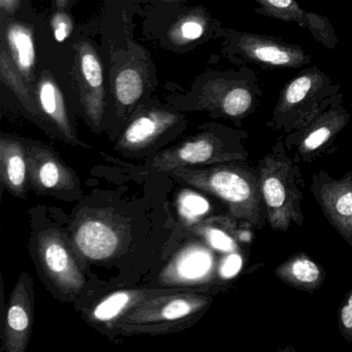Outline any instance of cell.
<instances>
[{"mask_svg":"<svg viewBox=\"0 0 352 352\" xmlns=\"http://www.w3.org/2000/svg\"><path fill=\"white\" fill-rule=\"evenodd\" d=\"M34 318V284L30 274L23 272L16 283L6 314L3 349L24 352L32 337Z\"/></svg>","mask_w":352,"mask_h":352,"instance_id":"cell-11","label":"cell"},{"mask_svg":"<svg viewBox=\"0 0 352 352\" xmlns=\"http://www.w3.org/2000/svg\"><path fill=\"white\" fill-rule=\"evenodd\" d=\"M144 91L141 74L135 69H122L115 80V94L123 106H131L139 100Z\"/></svg>","mask_w":352,"mask_h":352,"instance_id":"cell-25","label":"cell"},{"mask_svg":"<svg viewBox=\"0 0 352 352\" xmlns=\"http://www.w3.org/2000/svg\"><path fill=\"white\" fill-rule=\"evenodd\" d=\"M168 289H122L107 294L86 311V319L94 324L111 327L122 318L133 307L149 296L162 294Z\"/></svg>","mask_w":352,"mask_h":352,"instance_id":"cell-17","label":"cell"},{"mask_svg":"<svg viewBox=\"0 0 352 352\" xmlns=\"http://www.w3.org/2000/svg\"><path fill=\"white\" fill-rule=\"evenodd\" d=\"M177 121L178 117L176 115L164 111H150L135 118L127 126L119 141V147L131 151L143 149L157 140Z\"/></svg>","mask_w":352,"mask_h":352,"instance_id":"cell-20","label":"cell"},{"mask_svg":"<svg viewBox=\"0 0 352 352\" xmlns=\"http://www.w3.org/2000/svg\"><path fill=\"white\" fill-rule=\"evenodd\" d=\"M36 257L43 277L63 296L79 294L85 277L60 230L47 228L36 239Z\"/></svg>","mask_w":352,"mask_h":352,"instance_id":"cell-8","label":"cell"},{"mask_svg":"<svg viewBox=\"0 0 352 352\" xmlns=\"http://www.w3.org/2000/svg\"><path fill=\"white\" fill-rule=\"evenodd\" d=\"M208 28V20L204 16H189L181 20L174 28V32L170 34L173 41L185 44L199 40L205 34Z\"/></svg>","mask_w":352,"mask_h":352,"instance_id":"cell-26","label":"cell"},{"mask_svg":"<svg viewBox=\"0 0 352 352\" xmlns=\"http://www.w3.org/2000/svg\"><path fill=\"white\" fill-rule=\"evenodd\" d=\"M257 170L270 228L275 232H286L292 224L302 226L304 179L298 162L288 155L282 140L259 160Z\"/></svg>","mask_w":352,"mask_h":352,"instance_id":"cell-3","label":"cell"},{"mask_svg":"<svg viewBox=\"0 0 352 352\" xmlns=\"http://www.w3.org/2000/svg\"><path fill=\"white\" fill-rule=\"evenodd\" d=\"M258 5L254 12L283 22H292L306 28L313 38L333 50L337 47L338 38L335 28L325 16L302 9L296 0H254Z\"/></svg>","mask_w":352,"mask_h":352,"instance_id":"cell-13","label":"cell"},{"mask_svg":"<svg viewBox=\"0 0 352 352\" xmlns=\"http://www.w3.org/2000/svg\"><path fill=\"white\" fill-rule=\"evenodd\" d=\"M226 218H217L195 226V232L205 239L208 245L221 252L232 253L238 250V236L234 223Z\"/></svg>","mask_w":352,"mask_h":352,"instance_id":"cell-23","label":"cell"},{"mask_svg":"<svg viewBox=\"0 0 352 352\" xmlns=\"http://www.w3.org/2000/svg\"><path fill=\"white\" fill-rule=\"evenodd\" d=\"M38 98L43 113L60 131L67 141L72 144L84 146L74 133L73 127L69 122V115H67L65 98L61 94L60 88L52 78L45 76L43 79H41L38 86Z\"/></svg>","mask_w":352,"mask_h":352,"instance_id":"cell-21","label":"cell"},{"mask_svg":"<svg viewBox=\"0 0 352 352\" xmlns=\"http://www.w3.org/2000/svg\"><path fill=\"white\" fill-rule=\"evenodd\" d=\"M339 329L342 337L352 344V288L339 309Z\"/></svg>","mask_w":352,"mask_h":352,"instance_id":"cell-28","label":"cell"},{"mask_svg":"<svg viewBox=\"0 0 352 352\" xmlns=\"http://www.w3.org/2000/svg\"><path fill=\"white\" fill-rule=\"evenodd\" d=\"M212 107L220 115L241 124L243 119L255 112L263 90L252 69L242 67L236 73L213 82Z\"/></svg>","mask_w":352,"mask_h":352,"instance_id":"cell-9","label":"cell"},{"mask_svg":"<svg viewBox=\"0 0 352 352\" xmlns=\"http://www.w3.org/2000/svg\"><path fill=\"white\" fill-rule=\"evenodd\" d=\"M344 102L342 92L327 98L308 122L285 135L284 145L287 152H294L296 162L312 164L333 147L351 119Z\"/></svg>","mask_w":352,"mask_h":352,"instance_id":"cell-6","label":"cell"},{"mask_svg":"<svg viewBox=\"0 0 352 352\" xmlns=\"http://www.w3.org/2000/svg\"><path fill=\"white\" fill-rule=\"evenodd\" d=\"M212 298L191 290L168 289L133 307L110 329L123 335H164L195 324L207 312Z\"/></svg>","mask_w":352,"mask_h":352,"instance_id":"cell-2","label":"cell"},{"mask_svg":"<svg viewBox=\"0 0 352 352\" xmlns=\"http://www.w3.org/2000/svg\"><path fill=\"white\" fill-rule=\"evenodd\" d=\"M30 181L36 190L50 195H65L79 187L75 172L48 148L32 146L28 150Z\"/></svg>","mask_w":352,"mask_h":352,"instance_id":"cell-12","label":"cell"},{"mask_svg":"<svg viewBox=\"0 0 352 352\" xmlns=\"http://www.w3.org/2000/svg\"><path fill=\"white\" fill-rule=\"evenodd\" d=\"M71 1L72 0H55L57 8H59L60 10L65 9L71 3Z\"/></svg>","mask_w":352,"mask_h":352,"instance_id":"cell-32","label":"cell"},{"mask_svg":"<svg viewBox=\"0 0 352 352\" xmlns=\"http://www.w3.org/2000/svg\"><path fill=\"white\" fill-rule=\"evenodd\" d=\"M20 0H0V8L5 15H13L19 8Z\"/></svg>","mask_w":352,"mask_h":352,"instance_id":"cell-31","label":"cell"},{"mask_svg":"<svg viewBox=\"0 0 352 352\" xmlns=\"http://www.w3.org/2000/svg\"><path fill=\"white\" fill-rule=\"evenodd\" d=\"M247 138L246 131L230 129L206 131L178 147L156 154L148 166L157 172L172 173L190 166L246 162L249 157L245 148Z\"/></svg>","mask_w":352,"mask_h":352,"instance_id":"cell-4","label":"cell"},{"mask_svg":"<svg viewBox=\"0 0 352 352\" xmlns=\"http://www.w3.org/2000/svg\"><path fill=\"white\" fill-rule=\"evenodd\" d=\"M340 84L317 67L302 69L280 91L273 117L267 126L290 133L308 122L327 98L339 94Z\"/></svg>","mask_w":352,"mask_h":352,"instance_id":"cell-5","label":"cell"},{"mask_svg":"<svg viewBox=\"0 0 352 352\" xmlns=\"http://www.w3.org/2000/svg\"><path fill=\"white\" fill-rule=\"evenodd\" d=\"M0 75L3 81L9 86L10 89L16 94L23 106L30 112L36 113V102L32 100V94L22 79L23 76L16 67L11 55L6 51L3 45L1 46L0 55Z\"/></svg>","mask_w":352,"mask_h":352,"instance_id":"cell-24","label":"cell"},{"mask_svg":"<svg viewBox=\"0 0 352 352\" xmlns=\"http://www.w3.org/2000/svg\"><path fill=\"white\" fill-rule=\"evenodd\" d=\"M0 176L3 186L14 197H26L30 181L28 150L11 138L0 139Z\"/></svg>","mask_w":352,"mask_h":352,"instance_id":"cell-18","label":"cell"},{"mask_svg":"<svg viewBox=\"0 0 352 352\" xmlns=\"http://www.w3.org/2000/svg\"><path fill=\"white\" fill-rule=\"evenodd\" d=\"M228 50L238 63H253L263 69H300L312 63V57L298 45L274 36L230 32Z\"/></svg>","mask_w":352,"mask_h":352,"instance_id":"cell-7","label":"cell"},{"mask_svg":"<svg viewBox=\"0 0 352 352\" xmlns=\"http://www.w3.org/2000/svg\"><path fill=\"white\" fill-rule=\"evenodd\" d=\"M242 265V258L238 253L232 252L222 261L219 273L221 277L230 278L236 275Z\"/></svg>","mask_w":352,"mask_h":352,"instance_id":"cell-30","label":"cell"},{"mask_svg":"<svg viewBox=\"0 0 352 352\" xmlns=\"http://www.w3.org/2000/svg\"><path fill=\"white\" fill-rule=\"evenodd\" d=\"M215 258L207 247L192 244L183 248L160 274V281L168 285L201 284L212 278Z\"/></svg>","mask_w":352,"mask_h":352,"instance_id":"cell-15","label":"cell"},{"mask_svg":"<svg viewBox=\"0 0 352 352\" xmlns=\"http://www.w3.org/2000/svg\"><path fill=\"white\" fill-rule=\"evenodd\" d=\"M77 74L86 114L98 125L104 114V74L98 54L87 43H81L78 47Z\"/></svg>","mask_w":352,"mask_h":352,"instance_id":"cell-14","label":"cell"},{"mask_svg":"<svg viewBox=\"0 0 352 352\" xmlns=\"http://www.w3.org/2000/svg\"><path fill=\"white\" fill-rule=\"evenodd\" d=\"M178 181L217 197L236 220L261 230L267 222L257 168L242 162L190 166L170 173Z\"/></svg>","mask_w":352,"mask_h":352,"instance_id":"cell-1","label":"cell"},{"mask_svg":"<svg viewBox=\"0 0 352 352\" xmlns=\"http://www.w3.org/2000/svg\"><path fill=\"white\" fill-rule=\"evenodd\" d=\"M276 277L290 287L313 294L322 286L327 278L324 269L305 252L292 254L278 265Z\"/></svg>","mask_w":352,"mask_h":352,"instance_id":"cell-19","label":"cell"},{"mask_svg":"<svg viewBox=\"0 0 352 352\" xmlns=\"http://www.w3.org/2000/svg\"><path fill=\"white\" fill-rule=\"evenodd\" d=\"M74 244L90 261H106L118 251L121 236L112 222L102 217H87L74 230Z\"/></svg>","mask_w":352,"mask_h":352,"instance_id":"cell-16","label":"cell"},{"mask_svg":"<svg viewBox=\"0 0 352 352\" xmlns=\"http://www.w3.org/2000/svg\"><path fill=\"white\" fill-rule=\"evenodd\" d=\"M310 191L336 232L352 247V170L340 179L318 170L313 174Z\"/></svg>","mask_w":352,"mask_h":352,"instance_id":"cell-10","label":"cell"},{"mask_svg":"<svg viewBox=\"0 0 352 352\" xmlns=\"http://www.w3.org/2000/svg\"><path fill=\"white\" fill-rule=\"evenodd\" d=\"M51 26H52L55 40L58 43H63L67 40L74 30L73 21L69 16L63 12H58L53 16Z\"/></svg>","mask_w":352,"mask_h":352,"instance_id":"cell-29","label":"cell"},{"mask_svg":"<svg viewBox=\"0 0 352 352\" xmlns=\"http://www.w3.org/2000/svg\"><path fill=\"white\" fill-rule=\"evenodd\" d=\"M10 55L26 80H30L36 67V46L32 30L22 23H12L6 30Z\"/></svg>","mask_w":352,"mask_h":352,"instance_id":"cell-22","label":"cell"},{"mask_svg":"<svg viewBox=\"0 0 352 352\" xmlns=\"http://www.w3.org/2000/svg\"><path fill=\"white\" fill-rule=\"evenodd\" d=\"M178 210L183 219L197 221L209 211V203L192 191H185L179 197Z\"/></svg>","mask_w":352,"mask_h":352,"instance_id":"cell-27","label":"cell"}]
</instances>
